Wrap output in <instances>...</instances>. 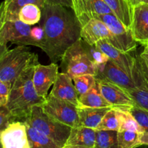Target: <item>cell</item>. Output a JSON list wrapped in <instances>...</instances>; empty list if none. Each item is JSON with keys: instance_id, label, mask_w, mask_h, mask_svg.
Here are the masks:
<instances>
[{"instance_id": "obj_1", "label": "cell", "mask_w": 148, "mask_h": 148, "mask_svg": "<svg viewBox=\"0 0 148 148\" xmlns=\"http://www.w3.org/2000/svg\"><path fill=\"white\" fill-rule=\"evenodd\" d=\"M40 23L46 38L44 51L51 62L61 61L66 51L81 38L82 26L72 9L46 4Z\"/></svg>"}, {"instance_id": "obj_35", "label": "cell", "mask_w": 148, "mask_h": 148, "mask_svg": "<svg viewBox=\"0 0 148 148\" xmlns=\"http://www.w3.org/2000/svg\"><path fill=\"white\" fill-rule=\"evenodd\" d=\"M12 84L0 81V106H7Z\"/></svg>"}, {"instance_id": "obj_12", "label": "cell", "mask_w": 148, "mask_h": 148, "mask_svg": "<svg viewBox=\"0 0 148 148\" xmlns=\"http://www.w3.org/2000/svg\"><path fill=\"white\" fill-rule=\"evenodd\" d=\"M0 132L2 148H30L26 125L23 121H14Z\"/></svg>"}, {"instance_id": "obj_37", "label": "cell", "mask_w": 148, "mask_h": 148, "mask_svg": "<svg viewBox=\"0 0 148 148\" xmlns=\"http://www.w3.org/2000/svg\"><path fill=\"white\" fill-rule=\"evenodd\" d=\"M138 59H139V62H140V66H141L142 70H143V73H144V75H145L146 77L148 79V65L144 62V61H143V59L140 57V55L138 56Z\"/></svg>"}, {"instance_id": "obj_40", "label": "cell", "mask_w": 148, "mask_h": 148, "mask_svg": "<svg viewBox=\"0 0 148 148\" xmlns=\"http://www.w3.org/2000/svg\"><path fill=\"white\" fill-rule=\"evenodd\" d=\"M128 1H130L132 7L141 4H148V0H128Z\"/></svg>"}, {"instance_id": "obj_42", "label": "cell", "mask_w": 148, "mask_h": 148, "mask_svg": "<svg viewBox=\"0 0 148 148\" xmlns=\"http://www.w3.org/2000/svg\"><path fill=\"white\" fill-rule=\"evenodd\" d=\"M1 148H2V147H1Z\"/></svg>"}, {"instance_id": "obj_16", "label": "cell", "mask_w": 148, "mask_h": 148, "mask_svg": "<svg viewBox=\"0 0 148 148\" xmlns=\"http://www.w3.org/2000/svg\"><path fill=\"white\" fill-rule=\"evenodd\" d=\"M95 78L112 82L127 91L137 88L132 78L110 60L106 63L103 70L96 74Z\"/></svg>"}, {"instance_id": "obj_9", "label": "cell", "mask_w": 148, "mask_h": 148, "mask_svg": "<svg viewBox=\"0 0 148 148\" xmlns=\"http://www.w3.org/2000/svg\"><path fill=\"white\" fill-rule=\"evenodd\" d=\"M100 90L107 102L116 109H130L135 103L126 90L103 79H96Z\"/></svg>"}, {"instance_id": "obj_25", "label": "cell", "mask_w": 148, "mask_h": 148, "mask_svg": "<svg viewBox=\"0 0 148 148\" xmlns=\"http://www.w3.org/2000/svg\"><path fill=\"white\" fill-rule=\"evenodd\" d=\"M95 148H119L118 132L96 130Z\"/></svg>"}, {"instance_id": "obj_3", "label": "cell", "mask_w": 148, "mask_h": 148, "mask_svg": "<svg viewBox=\"0 0 148 148\" xmlns=\"http://www.w3.org/2000/svg\"><path fill=\"white\" fill-rule=\"evenodd\" d=\"M39 64L38 56L27 46H17L0 52V81L13 83L30 66Z\"/></svg>"}, {"instance_id": "obj_18", "label": "cell", "mask_w": 148, "mask_h": 148, "mask_svg": "<svg viewBox=\"0 0 148 148\" xmlns=\"http://www.w3.org/2000/svg\"><path fill=\"white\" fill-rule=\"evenodd\" d=\"M111 33L106 25L98 18H92L81 30V38L90 45H95L101 40H109Z\"/></svg>"}, {"instance_id": "obj_24", "label": "cell", "mask_w": 148, "mask_h": 148, "mask_svg": "<svg viewBox=\"0 0 148 148\" xmlns=\"http://www.w3.org/2000/svg\"><path fill=\"white\" fill-rule=\"evenodd\" d=\"M30 148H62L48 136L25 122Z\"/></svg>"}, {"instance_id": "obj_20", "label": "cell", "mask_w": 148, "mask_h": 148, "mask_svg": "<svg viewBox=\"0 0 148 148\" xmlns=\"http://www.w3.org/2000/svg\"><path fill=\"white\" fill-rule=\"evenodd\" d=\"M96 130L79 126L72 128L65 146L95 147Z\"/></svg>"}, {"instance_id": "obj_27", "label": "cell", "mask_w": 148, "mask_h": 148, "mask_svg": "<svg viewBox=\"0 0 148 148\" xmlns=\"http://www.w3.org/2000/svg\"><path fill=\"white\" fill-rule=\"evenodd\" d=\"M42 16V9L35 4L24 6L19 12V20L30 25L40 23Z\"/></svg>"}, {"instance_id": "obj_34", "label": "cell", "mask_w": 148, "mask_h": 148, "mask_svg": "<svg viewBox=\"0 0 148 148\" xmlns=\"http://www.w3.org/2000/svg\"><path fill=\"white\" fill-rule=\"evenodd\" d=\"M17 121L7 106H0V131L7 128L10 124Z\"/></svg>"}, {"instance_id": "obj_41", "label": "cell", "mask_w": 148, "mask_h": 148, "mask_svg": "<svg viewBox=\"0 0 148 148\" xmlns=\"http://www.w3.org/2000/svg\"><path fill=\"white\" fill-rule=\"evenodd\" d=\"M62 148H95V147H77V146H64Z\"/></svg>"}, {"instance_id": "obj_33", "label": "cell", "mask_w": 148, "mask_h": 148, "mask_svg": "<svg viewBox=\"0 0 148 148\" xmlns=\"http://www.w3.org/2000/svg\"><path fill=\"white\" fill-rule=\"evenodd\" d=\"M145 132H148V110L135 105L129 109Z\"/></svg>"}, {"instance_id": "obj_36", "label": "cell", "mask_w": 148, "mask_h": 148, "mask_svg": "<svg viewBox=\"0 0 148 148\" xmlns=\"http://www.w3.org/2000/svg\"><path fill=\"white\" fill-rule=\"evenodd\" d=\"M46 4H56V5H62L64 7H69L72 9L73 2L72 0H44Z\"/></svg>"}, {"instance_id": "obj_10", "label": "cell", "mask_w": 148, "mask_h": 148, "mask_svg": "<svg viewBox=\"0 0 148 148\" xmlns=\"http://www.w3.org/2000/svg\"><path fill=\"white\" fill-rule=\"evenodd\" d=\"M72 10L82 27L92 18L113 13L104 0H72Z\"/></svg>"}, {"instance_id": "obj_29", "label": "cell", "mask_w": 148, "mask_h": 148, "mask_svg": "<svg viewBox=\"0 0 148 148\" xmlns=\"http://www.w3.org/2000/svg\"><path fill=\"white\" fill-rule=\"evenodd\" d=\"M72 79L79 96L88 92L97 82L95 76L93 75H79Z\"/></svg>"}, {"instance_id": "obj_38", "label": "cell", "mask_w": 148, "mask_h": 148, "mask_svg": "<svg viewBox=\"0 0 148 148\" xmlns=\"http://www.w3.org/2000/svg\"><path fill=\"white\" fill-rule=\"evenodd\" d=\"M140 56L148 65V46H145V49L143 50V51L140 53Z\"/></svg>"}, {"instance_id": "obj_6", "label": "cell", "mask_w": 148, "mask_h": 148, "mask_svg": "<svg viewBox=\"0 0 148 148\" xmlns=\"http://www.w3.org/2000/svg\"><path fill=\"white\" fill-rule=\"evenodd\" d=\"M96 18L102 20L111 33L108 40L114 47L125 53H132L137 49V41L133 37L132 30L124 25L113 13L98 16Z\"/></svg>"}, {"instance_id": "obj_23", "label": "cell", "mask_w": 148, "mask_h": 148, "mask_svg": "<svg viewBox=\"0 0 148 148\" xmlns=\"http://www.w3.org/2000/svg\"><path fill=\"white\" fill-rule=\"evenodd\" d=\"M79 107L112 108L103 96L98 82L88 92L79 96Z\"/></svg>"}, {"instance_id": "obj_30", "label": "cell", "mask_w": 148, "mask_h": 148, "mask_svg": "<svg viewBox=\"0 0 148 148\" xmlns=\"http://www.w3.org/2000/svg\"><path fill=\"white\" fill-rule=\"evenodd\" d=\"M119 121L115 108H111L104 116L96 130H112L119 131Z\"/></svg>"}, {"instance_id": "obj_17", "label": "cell", "mask_w": 148, "mask_h": 148, "mask_svg": "<svg viewBox=\"0 0 148 148\" xmlns=\"http://www.w3.org/2000/svg\"><path fill=\"white\" fill-rule=\"evenodd\" d=\"M49 95L69 101L79 107V95L73 79L64 72H59Z\"/></svg>"}, {"instance_id": "obj_31", "label": "cell", "mask_w": 148, "mask_h": 148, "mask_svg": "<svg viewBox=\"0 0 148 148\" xmlns=\"http://www.w3.org/2000/svg\"><path fill=\"white\" fill-rule=\"evenodd\" d=\"M30 39H31V46L40 48L43 51L46 50V34H45L44 29L40 23L32 25Z\"/></svg>"}, {"instance_id": "obj_39", "label": "cell", "mask_w": 148, "mask_h": 148, "mask_svg": "<svg viewBox=\"0 0 148 148\" xmlns=\"http://www.w3.org/2000/svg\"><path fill=\"white\" fill-rule=\"evenodd\" d=\"M140 143H141V145L148 146V132L142 133L141 138H140Z\"/></svg>"}, {"instance_id": "obj_14", "label": "cell", "mask_w": 148, "mask_h": 148, "mask_svg": "<svg viewBox=\"0 0 148 148\" xmlns=\"http://www.w3.org/2000/svg\"><path fill=\"white\" fill-rule=\"evenodd\" d=\"M131 30L137 43L148 46V4L133 7Z\"/></svg>"}, {"instance_id": "obj_8", "label": "cell", "mask_w": 148, "mask_h": 148, "mask_svg": "<svg viewBox=\"0 0 148 148\" xmlns=\"http://www.w3.org/2000/svg\"><path fill=\"white\" fill-rule=\"evenodd\" d=\"M31 27L32 25L20 20L0 23V52L8 49V43L18 46H31Z\"/></svg>"}, {"instance_id": "obj_11", "label": "cell", "mask_w": 148, "mask_h": 148, "mask_svg": "<svg viewBox=\"0 0 148 148\" xmlns=\"http://www.w3.org/2000/svg\"><path fill=\"white\" fill-rule=\"evenodd\" d=\"M59 68L57 64L53 62L49 65L38 64L35 66L33 77V85L40 96L47 98L49 89L57 78Z\"/></svg>"}, {"instance_id": "obj_15", "label": "cell", "mask_w": 148, "mask_h": 148, "mask_svg": "<svg viewBox=\"0 0 148 148\" xmlns=\"http://www.w3.org/2000/svg\"><path fill=\"white\" fill-rule=\"evenodd\" d=\"M132 79L137 88L132 90H127V92L136 105L148 110V79L142 70L138 56H136L132 72Z\"/></svg>"}, {"instance_id": "obj_13", "label": "cell", "mask_w": 148, "mask_h": 148, "mask_svg": "<svg viewBox=\"0 0 148 148\" xmlns=\"http://www.w3.org/2000/svg\"><path fill=\"white\" fill-rule=\"evenodd\" d=\"M95 46L108 56L110 61L132 78V72L136 56H132V53H125L116 49L107 40H100Z\"/></svg>"}, {"instance_id": "obj_2", "label": "cell", "mask_w": 148, "mask_h": 148, "mask_svg": "<svg viewBox=\"0 0 148 148\" xmlns=\"http://www.w3.org/2000/svg\"><path fill=\"white\" fill-rule=\"evenodd\" d=\"M35 66H30L20 74L12 85L7 107L19 121L24 122L33 107L42 105L46 101L37 93L33 85Z\"/></svg>"}, {"instance_id": "obj_26", "label": "cell", "mask_w": 148, "mask_h": 148, "mask_svg": "<svg viewBox=\"0 0 148 148\" xmlns=\"http://www.w3.org/2000/svg\"><path fill=\"white\" fill-rule=\"evenodd\" d=\"M117 117L119 121V131L130 130L140 133L145 132L143 129L137 123L134 117L132 115L129 109H116Z\"/></svg>"}, {"instance_id": "obj_22", "label": "cell", "mask_w": 148, "mask_h": 148, "mask_svg": "<svg viewBox=\"0 0 148 148\" xmlns=\"http://www.w3.org/2000/svg\"><path fill=\"white\" fill-rule=\"evenodd\" d=\"M113 14L127 27L131 28L133 7L128 0H104Z\"/></svg>"}, {"instance_id": "obj_4", "label": "cell", "mask_w": 148, "mask_h": 148, "mask_svg": "<svg viewBox=\"0 0 148 148\" xmlns=\"http://www.w3.org/2000/svg\"><path fill=\"white\" fill-rule=\"evenodd\" d=\"M24 122L46 134L62 148L66 145L72 131V127L57 121L45 112L41 105L33 106Z\"/></svg>"}, {"instance_id": "obj_32", "label": "cell", "mask_w": 148, "mask_h": 148, "mask_svg": "<svg viewBox=\"0 0 148 148\" xmlns=\"http://www.w3.org/2000/svg\"><path fill=\"white\" fill-rule=\"evenodd\" d=\"M85 49L89 54L90 58L94 64L97 66L101 64H105L109 61V58L108 57L105 53L100 50L95 45H90L84 41Z\"/></svg>"}, {"instance_id": "obj_28", "label": "cell", "mask_w": 148, "mask_h": 148, "mask_svg": "<svg viewBox=\"0 0 148 148\" xmlns=\"http://www.w3.org/2000/svg\"><path fill=\"white\" fill-rule=\"evenodd\" d=\"M141 134L130 130L118 132L119 147V148H136L142 146L140 143Z\"/></svg>"}, {"instance_id": "obj_19", "label": "cell", "mask_w": 148, "mask_h": 148, "mask_svg": "<svg viewBox=\"0 0 148 148\" xmlns=\"http://www.w3.org/2000/svg\"><path fill=\"white\" fill-rule=\"evenodd\" d=\"M29 4H35L42 9L46 3L44 0H4L1 5L0 23L19 20L21 9Z\"/></svg>"}, {"instance_id": "obj_5", "label": "cell", "mask_w": 148, "mask_h": 148, "mask_svg": "<svg viewBox=\"0 0 148 148\" xmlns=\"http://www.w3.org/2000/svg\"><path fill=\"white\" fill-rule=\"evenodd\" d=\"M62 72L73 79L83 75H96V65L92 62L85 49L84 40L79 39L69 48L61 59Z\"/></svg>"}, {"instance_id": "obj_7", "label": "cell", "mask_w": 148, "mask_h": 148, "mask_svg": "<svg viewBox=\"0 0 148 148\" xmlns=\"http://www.w3.org/2000/svg\"><path fill=\"white\" fill-rule=\"evenodd\" d=\"M41 106L49 115L72 128L80 126L78 106L72 103L49 95Z\"/></svg>"}, {"instance_id": "obj_21", "label": "cell", "mask_w": 148, "mask_h": 148, "mask_svg": "<svg viewBox=\"0 0 148 148\" xmlns=\"http://www.w3.org/2000/svg\"><path fill=\"white\" fill-rule=\"evenodd\" d=\"M111 108L78 107L80 126L96 130L104 116Z\"/></svg>"}]
</instances>
